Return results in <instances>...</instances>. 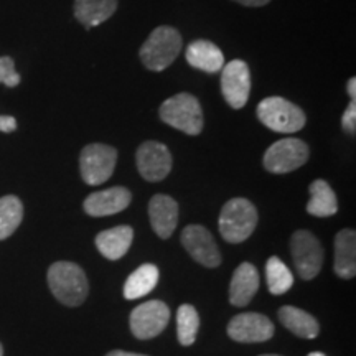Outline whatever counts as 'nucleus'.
Wrapping results in <instances>:
<instances>
[{"mask_svg":"<svg viewBox=\"0 0 356 356\" xmlns=\"http://www.w3.org/2000/svg\"><path fill=\"white\" fill-rule=\"evenodd\" d=\"M338 211L335 191L325 180H315L310 185V202L307 204V213L317 218L333 216Z\"/></svg>","mask_w":356,"mask_h":356,"instance_id":"obj_22","label":"nucleus"},{"mask_svg":"<svg viewBox=\"0 0 356 356\" xmlns=\"http://www.w3.org/2000/svg\"><path fill=\"white\" fill-rule=\"evenodd\" d=\"M160 119L177 131L198 136L203 129L202 104L188 92H180L160 106Z\"/></svg>","mask_w":356,"mask_h":356,"instance_id":"obj_4","label":"nucleus"},{"mask_svg":"<svg viewBox=\"0 0 356 356\" xmlns=\"http://www.w3.org/2000/svg\"><path fill=\"white\" fill-rule=\"evenodd\" d=\"M338 277L353 279L356 274V233L353 229H341L335 238V266Z\"/></svg>","mask_w":356,"mask_h":356,"instance_id":"obj_18","label":"nucleus"},{"mask_svg":"<svg viewBox=\"0 0 356 356\" xmlns=\"http://www.w3.org/2000/svg\"><path fill=\"white\" fill-rule=\"evenodd\" d=\"M132 239L134 229L131 226H115L96 236V246L106 259L118 261L129 251Z\"/></svg>","mask_w":356,"mask_h":356,"instance_id":"obj_19","label":"nucleus"},{"mask_svg":"<svg viewBox=\"0 0 356 356\" xmlns=\"http://www.w3.org/2000/svg\"><path fill=\"white\" fill-rule=\"evenodd\" d=\"M348 95L351 96V99L355 101V97H356V79L355 78H351L348 81Z\"/></svg>","mask_w":356,"mask_h":356,"instance_id":"obj_32","label":"nucleus"},{"mask_svg":"<svg viewBox=\"0 0 356 356\" xmlns=\"http://www.w3.org/2000/svg\"><path fill=\"white\" fill-rule=\"evenodd\" d=\"M48 286L53 296L68 307L81 305L88 297V279L84 270L74 262H55L48 269Z\"/></svg>","mask_w":356,"mask_h":356,"instance_id":"obj_1","label":"nucleus"},{"mask_svg":"<svg viewBox=\"0 0 356 356\" xmlns=\"http://www.w3.org/2000/svg\"><path fill=\"white\" fill-rule=\"evenodd\" d=\"M221 91L233 109H241L246 106L251 92V74L243 60H233L222 66Z\"/></svg>","mask_w":356,"mask_h":356,"instance_id":"obj_10","label":"nucleus"},{"mask_svg":"<svg viewBox=\"0 0 356 356\" xmlns=\"http://www.w3.org/2000/svg\"><path fill=\"white\" fill-rule=\"evenodd\" d=\"M309 160V145L300 139L277 140L267 149L264 167L270 173H289L297 170Z\"/></svg>","mask_w":356,"mask_h":356,"instance_id":"obj_7","label":"nucleus"},{"mask_svg":"<svg viewBox=\"0 0 356 356\" xmlns=\"http://www.w3.org/2000/svg\"><path fill=\"white\" fill-rule=\"evenodd\" d=\"M0 356H3V348H2V345H0Z\"/></svg>","mask_w":356,"mask_h":356,"instance_id":"obj_34","label":"nucleus"},{"mask_svg":"<svg viewBox=\"0 0 356 356\" xmlns=\"http://www.w3.org/2000/svg\"><path fill=\"white\" fill-rule=\"evenodd\" d=\"M159 282V269L154 264H144L129 275L124 284V297L129 300L140 299L154 291Z\"/></svg>","mask_w":356,"mask_h":356,"instance_id":"obj_23","label":"nucleus"},{"mask_svg":"<svg viewBox=\"0 0 356 356\" xmlns=\"http://www.w3.org/2000/svg\"><path fill=\"white\" fill-rule=\"evenodd\" d=\"M200 328L198 312L193 305L184 304L177 312V335L178 341L184 346H190L197 340Z\"/></svg>","mask_w":356,"mask_h":356,"instance_id":"obj_26","label":"nucleus"},{"mask_svg":"<svg viewBox=\"0 0 356 356\" xmlns=\"http://www.w3.org/2000/svg\"><path fill=\"white\" fill-rule=\"evenodd\" d=\"M279 320L282 322L287 330H291L293 335L312 340L318 335L320 325L317 320L307 314L305 310L297 309V307L286 305L279 310Z\"/></svg>","mask_w":356,"mask_h":356,"instance_id":"obj_21","label":"nucleus"},{"mask_svg":"<svg viewBox=\"0 0 356 356\" xmlns=\"http://www.w3.org/2000/svg\"><path fill=\"white\" fill-rule=\"evenodd\" d=\"M106 356H145V355H139V353H129V351H122V350H114L108 353Z\"/></svg>","mask_w":356,"mask_h":356,"instance_id":"obj_31","label":"nucleus"},{"mask_svg":"<svg viewBox=\"0 0 356 356\" xmlns=\"http://www.w3.org/2000/svg\"><path fill=\"white\" fill-rule=\"evenodd\" d=\"M150 225L159 238L168 239L178 222V203L168 195H155L149 203Z\"/></svg>","mask_w":356,"mask_h":356,"instance_id":"obj_15","label":"nucleus"},{"mask_svg":"<svg viewBox=\"0 0 356 356\" xmlns=\"http://www.w3.org/2000/svg\"><path fill=\"white\" fill-rule=\"evenodd\" d=\"M170 310L160 300H150L132 310L131 330L139 340H150L165 330Z\"/></svg>","mask_w":356,"mask_h":356,"instance_id":"obj_9","label":"nucleus"},{"mask_svg":"<svg viewBox=\"0 0 356 356\" xmlns=\"http://www.w3.org/2000/svg\"><path fill=\"white\" fill-rule=\"evenodd\" d=\"M257 119L267 129L280 134H293L305 126V113L284 97H266L257 106Z\"/></svg>","mask_w":356,"mask_h":356,"instance_id":"obj_5","label":"nucleus"},{"mask_svg":"<svg viewBox=\"0 0 356 356\" xmlns=\"http://www.w3.org/2000/svg\"><path fill=\"white\" fill-rule=\"evenodd\" d=\"M181 244L195 261L204 267H218L221 254L218 251L215 238L204 226L190 225L181 231Z\"/></svg>","mask_w":356,"mask_h":356,"instance_id":"obj_11","label":"nucleus"},{"mask_svg":"<svg viewBox=\"0 0 356 356\" xmlns=\"http://www.w3.org/2000/svg\"><path fill=\"white\" fill-rule=\"evenodd\" d=\"M234 2L241 3V6H246V7H262L266 6V3H269L270 0H234Z\"/></svg>","mask_w":356,"mask_h":356,"instance_id":"obj_30","label":"nucleus"},{"mask_svg":"<svg viewBox=\"0 0 356 356\" xmlns=\"http://www.w3.org/2000/svg\"><path fill=\"white\" fill-rule=\"evenodd\" d=\"M0 83L7 88H15L20 84V74L15 71V63L10 56L0 58Z\"/></svg>","mask_w":356,"mask_h":356,"instance_id":"obj_27","label":"nucleus"},{"mask_svg":"<svg viewBox=\"0 0 356 356\" xmlns=\"http://www.w3.org/2000/svg\"><path fill=\"white\" fill-rule=\"evenodd\" d=\"M262 356H279V355H262Z\"/></svg>","mask_w":356,"mask_h":356,"instance_id":"obj_35","label":"nucleus"},{"mask_svg":"<svg viewBox=\"0 0 356 356\" xmlns=\"http://www.w3.org/2000/svg\"><path fill=\"white\" fill-rule=\"evenodd\" d=\"M292 259L302 279L317 277L323 264V249L309 231H296L291 239Z\"/></svg>","mask_w":356,"mask_h":356,"instance_id":"obj_8","label":"nucleus"},{"mask_svg":"<svg viewBox=\"0 0 356 356\" xmlns=\"http://www.w3.org/2000/svg\"><path fill=\"white\" fill-rule=\"evenodd\" d=\"M341 126H343L345 132H348L353 136L356 131V102L355 101H351L348 108H346L343 118H341Z\"/></svg>","mask_w":356,"mask_h":356,"instance_id":"obj_28","label":"nucleus"},{"mask_svg":"<svg viewBox=\"0 0 356 356\" xmlns=\"http://www.w3.org/2000/svg\"><path fill=\"white\" fill-rule=\"evenodd\" d=\"M256 207L246 198H233L222 207L220 215V233L228 243L246 241L257 225Z\"/></svg>","mask_w":356,"mask_h":356,"instance_id":"obj_3","label":"nucleus"},{"mask_svg":"<svg viewBox=\"0 0 356 356\" xmlns=\"http://www.w3.org/2000/svg\"><path fill=\"white\" fill-rule=\"evenodd\" d=\"M17 129V121L12 115H0V132H13Z\"/></svg>","mask_w":356,"mask_h":356,"instance_id":"obj_29","label":"nucleus"},{"mask_svg":"<svg viewBox=\"0 0 356 356\" xmlns=\"http://www.w3.org/2000/svg\"><path fill=\"white\" fill-rule=\"evenodd\" d=\"M118 152L104 144H89L79 157L81 177L88 185H101L108 181L114 173Z\"/></svg>","mask_w":356,"mask_h":356,"instance_id":"obj_6","label":"nucleus"},{"mask_svg":"<svg viewBox=\"0 0 356 356\" xmlns=\"http://www.w3.org/2000/svg\"><path fill=\"white\" fill-rule=\"evenodd\" d=\"M186 61L193 68L202 70L204 73H218L225 66V55L215 43L208 40H197L190 43V47L185 51Z\"/></svg>","mask_w":356,"mask_h":356,"instance_id":"obj_17","label":"nucleus"},{"mask_svg":"<svg viewBox=\"0 0 356 356\" xmlns=\"http://www.w3.org/2000/svg\"><path fill=\"white\" fill-rule=\"evenodd\" d=\"M137 168L147 181L163 180L172 170V154L160 142H144L137 150Z\"/></svg>","mask_w":356,"mask_h":356,"instance_id":"obj_13","label":"nucleus"},{"mask_svg":"<svg viewBox=\"0 0 356 356\" xmlns=\"http://www.w3.org/2000/svg\"><path fill=\"white\" fill-rule=\"evenodd\" d=\"M131 200L132 195L127 188H124V186H114V188L91 193L84 200L83 207L89 216H111L126 210Z\"/></svg>","mask_w":356,"mask_h":356,"instance_id":"obj_14","label":"nucleus"},{"mask_svg":"<svg viewBox=\"0 0 356 356\" xmlns=\"http://www.w3.org/2000/svg\"><path fill=\"white\" fill-rule=\"evenodd\" d=\"M228 335L239 343H261L274 335V323L262 314H239L228 323Z\"/></svg>","mask_w":356,"mask_h":356,"instance_id":"obj_12","label":"nucleus"},{"mask_svg":"<svg viewBox=\"0 0 356 356\" xmlns=\"http://www.w3.org/2000/svg\"><path fill=\"white\" fill-rule=\"evenodd\" d=\"M181 51V37L172 26H159L140 47V60L152 71H163Z\"/></svg>","mask_w":356,"mask_h":356,"instance_id":"obj_2","label":"nucleus"},{"mask_svg":"<svg viewBox=\"0 0 356 356\" xmlns=\"http://www.w3.org/2000/svg\"><path fill=\"white\" fill-rule=\"evenodd\" d=\"M24 218V204L13 195L0 198V241L7 239L19 228Z\"/></svg>","mask_w":356,"mask_h":356,"instance_id":"obj_24","label":"nucleus"},{"mask_svg":"<svg viewBox=\"0 0 356 356\" xmlns=\"http://www.w3.org/2000/svg\"><path fill=\"white\" fill-rule=\"evenodd\" d=\"M259 289V274L249 262H243L234 270L229 284V302L236 307H244L254 299Z\"/></svg>","mask_w":356,"mask_h":356,"instance_id":"obj_16","label":"nucleus"},{"mask_svg":"<svg viewBox=\"0 0 356 356\" xmlns=\"http://www.w3.org/2000/svg\"><path fill=\"white\" fill-rule=\"evenodd\" d=\"M307 356H325V355L320 353V351H312V353H309Z\"/></svg>","mask_w":356,"mask_h":356,"instance_id":"obj_33","label":"nucleus"},{"mask_svg":"<svg viewBox=\"0 0 356 356\" xmlns=\"http://www.w3.org/2000/svg\"><path fill=\"white\" fill-rule=\"evenodd\" d=\"M267 287L274 296H282L293 286V275L279 257L273 256L266 264Z\"/></svg>","mask_w":356,"mask_h":356,"instance_id":"obj_25","label":"nucleus"},{"mask_svg":"<svg viewBox=\"0 0 356 356\" xmlns=\"http://www.w3.org/2000/svg\"><path fill=\"white\" fill-rule=\"evenodd\" d=\"M118 0H76L74 2V17L86 26L101 25L114 15Z\"/></svg>","mask_w":356,"mask_h":356,"instance_id":"obj_20","label":"nucleus"}]
</instances>
